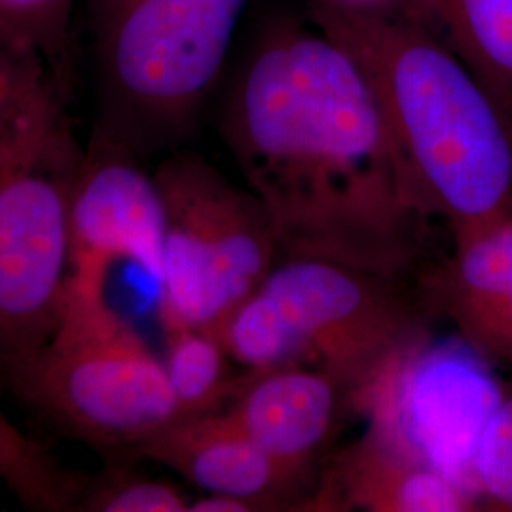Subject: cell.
I'll return each instance as SVG.
<instances>
[{"instance_id": "cell-5", "label": "cell", "mask_w": 512, "mask_h": 512, "mask_svg": "<svg viewBox=\"0 0 512 512\" xmlns=\"http://www.w3.org/2000/svg\"><path fill=\"white\" fill-rule=\"evenodd\" d=\"M82 152L69 93L46 95L0 129V385L6 389L61 319L69 203Z\"/></svg>"}, {"instance_id": "cell-6", "label": "cell", "mask_w": 512, "mask_h": 512, "mask_svg": "<svg viewBox=\"0 0 512 512\" xmlns=\"http://www.w3.org/2000/svg\"><path fill=\"white\" fill-rule=\"evenodd\" d=\"M164 203L162 329H211L279 262L266 209L200 154L177 150L152 171Z\"/></svg>"}, {"instance_id": "cell-17", "label": "cell", "mask_w": 512, "mask_h": 512, "mask_svg": "<svg viewBox=\"0 0 512 512\" xmlns=\"http://www.w3.org/2000/svg\"><path fill=\"white\" fill-rule=\"evenodd\" d=\"M190 497L171 482L147 478L128 469H112L86 480L78 512H188Z\"/></svg>"}, {"instance_id": "cell-14", "label": "cell", "mask_w": 512, "mask_h": 512, "mask_svg": "<svg viewBox=\"0 0 512 512\" xmlns=\"http://www.w3.org/2000/svg\"><path fill=\"white\" fill-rule=\"evenodd\" d=\"M410 16L458 55L512 120V0H416Z\"/></svg>"}, {"instance_id": "cell-7", "label": "cell", "mask_w": 512, "mask_h": 512, "mask_svg": "<svg viewBox=\"0 0 512 512\" xmlns=\"http://www.w3.org/2000/svg\"><path fill=\"white\" fill-rule=\"evenodd\" d=\"M8 391L74 439L129 458L179 418L164 361L118 310L63 311Z\"/></svg>"}, {"instance_id": "cell-15", "label": "cell", "mask_w": 512, "mask_h": 512, "mask_svg": "<svg viewBox=\"0 0 512 512\" xmlns=\"http://www.w3.org/2000/svg\"><path fill=\"white\" fill-rule=\"evenodd\" d=\"M164 330V366L179 418L226 408L241 376L230 370V357L213 330L171 327Z\"/></svg>"}, {"instance_id": "cell-3", "label": "cell", "mask_w": 512, "mask_h": 512, "mask_svg": "<svg viewBox=\"0 0 512 512\" xmlns=\"http://www.w3.org/2000/svg\"><path fill=\"white\" fill-rule=\"evenodd\" d=\"M255 0H82L90 145L141 162L184 147Z\"/></svg>"}, {"instance_id": "cell-1", "label": "cell", "mask_w": 512, "mask_h": 512, "mask_svg": "<svg viewBox=\"0 0 512 512\" xmlns=\"http://www.w3.org/2000/svg\"><path fill=\"white\" fill-rule=\"evenodd\" d=\"M219 129L268 213L279 260L399 281L425 253L420 209L359 61L310 18L256 33L224 80Z\"/></svg>"}, {"instance_id": "cell-12", "label": "cell", "mask_w": 512, "mask_h": 512, "mask_svg": "<svg viewBox=\"0 0 512 512\" xmlns=\"http://www.w3.org/2000/svg\"><path fill=\"white\" fill-rule=\"evenodd\" d=\"M421 306L448 317L484 357L512 365V222L456 239L450 258L421 274Z\"/></svg>"}, {"instance_id": "cell-16", "label": "cell", "mask_w": 512, "mask_h": 512, "mask_svg": "<svg viewBox=\"0 0 512 512\" xmlns=\"http://www.w3.org/2000/svg\"><path fill=\"white\" fill-rule=\"evenodd\" d=\"M82 0H0V50L44 63L71 88L73 38Z\"/></svg>"}, {"instance_id": "cell-18", "label": "cell", "mask_w": 512, "mask_h": 512, "mask_svg": "<svg viewBox=\"0 0 512 512\" xmlns=\"http://www.w3.org/2000/svg\"><path fill=\"white\" fill-rule=\"evenodd\" d=\"M476 473L482 495L512 509V397H505L486 429Z\"/></svg>"}, {"instance_id": "cell-8", "label": "cell", "mask_w": 512, "mask_h": 512, "mask_svg": "<svg viewBox=\"0 0 512 512\" xmlns=\"http://www.w3.org/2000/svg\"><path fill=\"white\" fill-rule=\"evenodd\" d=\"M488 361L461 336L425 338L355 393L351 406L370 429L478 501V450L507 397Z\"/></svg>"}, {"instance_id": "cell-9", "label": "cell", "mask_w": 512, "mask_h": 512, "mask_svg": "<svg viewBox=\"0 0 512 512\" xmlns=\"http://www.w3.org/2000/svg\"><path fill=\"white\" fill-rule=\"evenodd\" d=\"M164 228L154 173L120 150L86 143L69 203L61 313L116 310L110 287L120 270H137L158 294Z\"/></svg>"}, {"instance_id": "cell-20", "label": "cell", "mask_w": 512, "mask_h": 512, "mask_svg": "<svg viewBox=\"0 0 512 512\" xmlns=\"http://www.w3.org/2000/svg\"><path fill=\"white\" fill-rule=\"evenodd\" d=\"M509 220L512 222V207H511V213H509Z\"/></svg>"}, {"instance_id": "cell-2", "label": "cell", "mask_w": 512, "mask_h": 512, "mask_svg": "<svg viewBox=\"0 0 512 512\" xmlns=\"http://www.w3.org/2000/svg\"><path fill=\"white\" fill-rule=\"evenodd\" d=\"M372 84L421 211L454 239L509 219L512 120L471 69L420 19L310 4Z\"/></svg>"}, {"instance_id": "cell-13", "label": "cell", "mask_w": 512, "mask_h": 512, "mask_svg": "<svg viewBox=\"0 0 512 512\" xmlns=\"http://www.w3.org/2000/svg\"><path fill=\"white\" fill-rule=\"evenodd\" d=\"M325 511H475L476 499L370 429L340 450L315 490Z\"/></svg>"}, {"instance_id": "cell-11", "label": "cell", "mask_w": 512, "mask_h": 512, "mask_svg": "<svg viewBox=\"0 0 512 512\" xmlns=\"http://www.w3.org/2000/svg\"><path fill=\"white\" fill-rule=\"evenodd\" d=\"M348 403V391L327 372L285 365L247 370L224 410L268 456L313 475Z\"/></svg>"}, {"instance_id": "cell-10", "label": "cell", "mask_w": 512, "mask_h": 512, "mask_svg": "<svg viewBox=\"0 0 512 512\" xmlns=\"http://www.w3.org/2000/svg\"><path fill=\"white\" fill-rule=\"evenodd\" d=\"M131 458L164 465L202 494L245 499L255 512H325L315 492H304L311 475L268 456L224 408L167 423L139 442Z\"/></svg>"}, {"instance_id": "cell-4", "label": "cell", "mask_w": 512, "mask_h": 512, "mask_svg": "<svg viewBox=\"0 0 512 512\" xmlns=\"http://www.w3.org/2000/svg\"><path fill=\"white\" fill-rule=\"evenodd\" d=\"M427 313L399 281L289 258L209 330L236 365L311 366L332 376L351 399L397 355L429 338Z\"/></svg>"}, {"instance_id": "cell-19", "label": "cell", "mask_w": 512, "mask_h": 512, "mask_svg": "<svg viewBox=\"0 0 512 512\" xmlns=\"http://www.w3.org/2000/svg\"><path fill=\"white\" fill-rule=\"evenodd\" d=\"M315 6H330L359 12H404L412 14L416 0H308Z\"/></svg>"}]
</instances>
